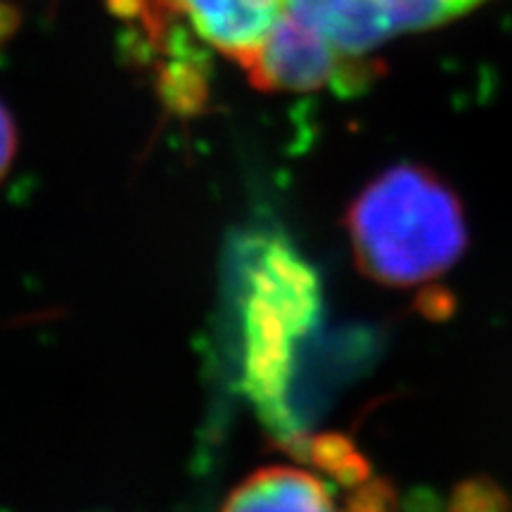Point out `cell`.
Returning a JSON list of instances; mask_svg holds the SVG:
<instances>
[{
    "label": "cell",
    "mask_w": 512,
    "mask_h": 512,
    "mask_svg": "<svg viewBox=\"0 0 512 512\" xmlns=\"http://www.w3.org/2000/svg\"><path fill=\"white\" fill-rule=\"evenodd\" d=\"M347 230L356 264L380 285L408 287L444 273L467 247L463 207L432 171L401 164L351 202Z\"/></svg>",
    "instance_id": "1"
},
{
    "label": "cell",
    "mask_w": 512,
    "mask_h": 512,
    "mask_svg": "<svg viewBox=\"0 0 512 512\" xmlns=\"http://www.w3.org/2000/svg\"><path fill=\"white\" fill-rule=\"evenodd\" d=\"M242 266L245 389L268 430L287 444L299 434L287 403L294 349L320 318L318 275L278 238L256 240Z\"/></svg>",
    "instance_id": "2"
},
{
    "label": "cell",
    "mask_w": 512,
    "mask_h": 512,
    "mask_svg": "<svg viewBox=\"0 0 512 512\" xmlns=\"http://www.w3.org/2000/svg\"><path fill=\"white\" fill-rule=\"evenodd\" d=\"M249 83L264 93H313L332 86L358 91L377 74V64L342 50L311 24L283 10L264 43L242 62Z\"/></svg>",
    "instance_id": "3"
},
{
    "label": "cell",
    "mask_w": 512,
    "mask_h": 512,
    "mask_svg": "<svg viewBox=\"0 0 512 512\" xmlns=\"http://www.w3.org/2000/svg\"><path fill=\"white\" fill-rule=\"evenodd\" d=\"M219 53L245 62L283 12L280 0H164Z\"/></svg>",
    "instance_id": "4"
},
{
    "label": "cell",
    "mask_w": 512,
    "mask_h": 512,
    "mask_svg": "<svg viewBox=\"0 0 512 512\" xmlns=\"http://www.w3.org/2000/svg\"><path fill=\"white\" fill-rule=\"evenodd\" d=\"M344 55H366L392 34L384 0H280Z\"/></svg>",
    "instance_id": "5"
},
{
    "label": "cell",
    "mask_w": 512,
    "mask_h": 512,
    "mask_svg": "<svg viewBox=\"0 0 512 512\" xmlns=\"http://www.w3.org/2000/svg\"><path fill=\"white\" fill-rule=\"evenodd\" d=\"M328 484L302 467L271 465L256 470L230 491L223 510H332Z\"/></svg>",
    "instance_id": "6"
},
{
    "label": "cell",
    "mask_w": 512,
    "mask_h": 512,
    "mask_svg": "<svg viewBox=\"0 0 512 512\" xmlns=\"http://www.w3.org/2000/svg\"><path fill=\"white\" fill-rule=\"evenodd\" d=\"M294 458L309 460L323 475L335 477L342 486H361L370 479L368 460L356 451L344 434H318V437H297L285 444Z\"/></svg>",
    "instance_id": "7"
},
{
    "label": "cell",
    "mask_w": 512,
    "mask_h": 512,
    "mask_svg": "<svg viewBox=\"0 0 512 512\" xmlns=\"http://www.w3.org/2000/svg\"><path fill=\"white\" fill-rule=\"evenodd\" d=\"M484 0H384L392 34L425 31L456 19Z\"/></svg>",
    "instance_id": "8"
},
{
    "label": "cell",
    "mask_w": 512,
    "mask_h": 512,
    "mask_svg": "<svg viewBox=\"0 0 512 512\" xmlns=\"http://www.w3.org/2000/svg\"><path fill=\"white\" fill-rule=\"evenodd\" d=\"M510 508V496L489 477L465 479L456 486L451 498V510L458 512H498Z\"/></svg>",
    "instance_id": "9"
},
{
    "label": "cell",
    "mask_w": 512,
    "mask_h": 512,
    "mask_svg": "<svg viewBox=\"0 0 512 512\" xmlns=\"http://www.w3.org/2000/svg\"><path fill=\"white\" fill-rule=\"evenodd\" d=\"M349 508L354 510H392L396 508V491L392 484L382 482V479H368L356 489L351 496Z\"/></svg>",
    "instance_id": "10"
},
{
    "label": "cell",
    "mask_w": 512,
    "mask_h": 512,
    "mask_svg": "<svg viewBox=\"0 0 512 512\" xmlns=\"http://www.w3.org/2000/svg\"><path fill=\"white\" fill-rule=\"evenodd\" d=\"M17 152V128L12 121L10 112L5 110L3 102H0V181L8 174L12 159Z\"/></svg>",
    "instance_id": "11"
},
{
    "label": "cell",
    "mask_w": 512,
    "mask_h": 512,
    "mask_svg": "<svg viewBox=\"0 0 512 512\" xmlns=\"http://www.w3.org/2000/svg\"><path fill=\"white\" fill-rule=\"evenodd\" d=\"M17 24H19V12L15 5L0 0V41L12 36V31L17 29Z\"/></svg>",
    "instance_id": "12"
}]
</instances>
